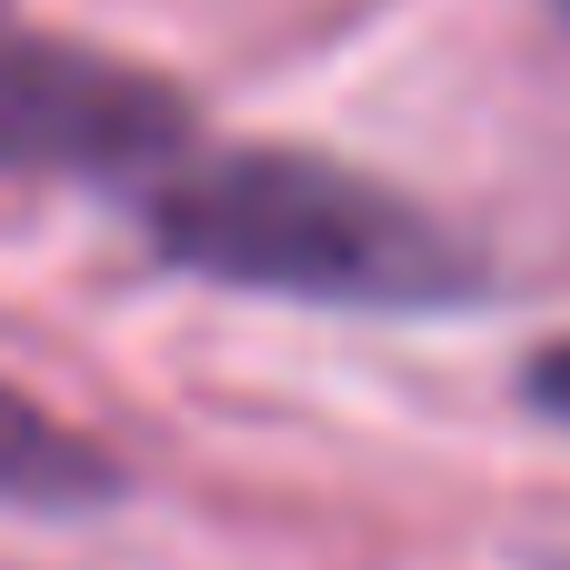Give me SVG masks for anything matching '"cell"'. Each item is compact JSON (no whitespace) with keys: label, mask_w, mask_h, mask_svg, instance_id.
<instances>
[{"label":"cell","mask_w":570,"mask_h":570,"mask_svg":"<svg viewBox=\"0 0 570 570\" xmlns=\"http://www.w3.org/2000/svg\"><path fill=\"white\" fill-rule=\"evenodd\" d=\"M130 220L170 271L220 291L331 311H461L481 291V250L461 230L311 150H180L130 190Z\"/></svg>","instance_id":"cell-1"},{"label":"cell","mask_w":570,"mask_h":570,"mask_svg":"<svg viewBox=\"0 0 570 570\" xmlns=\"http://www.w3.org/2000/svg\"><path fill=\"white\" fill-rule=\"evenodd\" d=\"M190 150V100L90 40H60L0 0V170H70L140 190Z\"/></svg>","instance_id":"cell-2"},{"label":"cell","mask_w":570,"mask_h":570,"mask_svg":"<svg viewBox=\"0 0 570 570\" xmlns=\"http://www.w3.org/2000/svg\"><path fill=\"white\" fill-rule=\"evenodd\" d=\"M100 501H120V461L0 381V511H100Z\"/></svg>","instance_id":"cell-3"},{"label":"cell","mask_w":570,"mask_h":570,"mask_svg":"<svg viewBox=\"0 0 570 570\" xmlns=\"http://www.w3.org/2000/svg\"><path fill=\"white\" fill-rule=\"evenodd\" d=\"M521 391H531V411H541V421H561V431H570V341H551V351H531Z\"/></svg>","instance_id":"cell-4"},{"label":"cell","mask_w":570,"mask_h":570,"mask_svg":"<svg viewBox=\"0 0 570 570\" xmlns=\"http://www.w3.org/2000/svg\"><path fill=\"white\" fill-rule=\"evenodd\" d=\"M551 10H561V20H570V0H551Z\"/></svg>","instance_id":"cell-5"}]
</instances>
